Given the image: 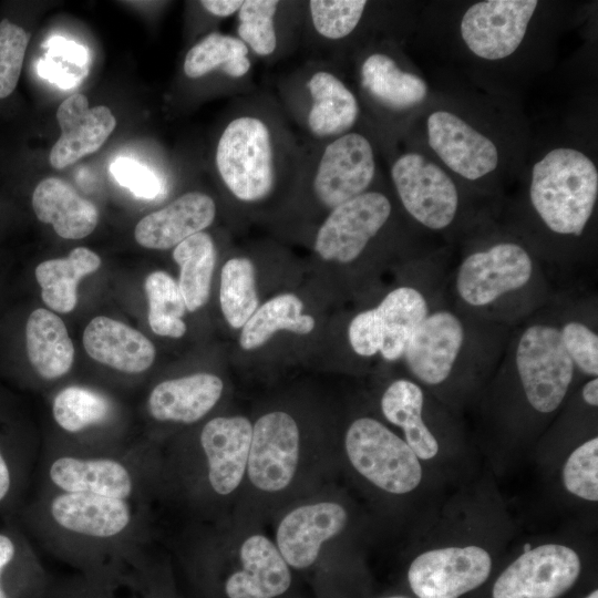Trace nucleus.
Listing matches in <instances>:
<instances>
[{
    "label": "nucleus",
    "mask_w": 598,
    "mask_h": 598,
    "mask_svg": "<svg viewBox=\"0 0 598 598\" xmlns=\"http://www.w3.org/2000/svg\"><path fill=\"white\" fill-rule=\"evenodd\" d=\"M303 147L277 99L246 93L235 100L216 137V175L238 204L258 206L291 193Z\"/></svg>",
    "instance_id": "nucleus-1"
},
{
    "label": "nucleus",
    "mask_w": 598,
    "mask_h": 598,
    "mask_svg": "<svg viewBox=\"0 0 598 598\" xmlns=\"http://www.w3.org/2000/svg\"><path fill=\"white\" fill-rule=\"evenodd\" d=\"M140 504L44 488L39 534L51 554L83 575H117L141 561L145 522Z\"/></svg>",
    "instance_id": "nucleus-2"
},
{
    "label": "nucleus",
    "mask_w": 598,
    "mask_h": 598,
    "mask_svg": "<svg viewBox=\"0 0 598 598\" xmlns=\"http://www.w3.org/2000/svg\"><path fill=\"white\" fill-rule=\"evenodd\" d=\"M275 97L305 145L353 131L360 116L358 97L326 60H311L282 78Z\"/></svg>",
    "instance_id": "nucleus-3"
},
{
    "label": "nucleus",
    "mask_w": 598,
    "mask_h": 598,
    "mask_svg": "<svg viewBox=\"0 0 598 598\" xmlns=\"http://www.w3.org/2000/svg\"><path fill=\"white\" fill-rule=\"evenodd\" d=\"M597 195V168L577 150L554 148L533 167L530 202L544 224L556 234L580 236Z\"/></svg>",
    "instance_id": "nucleus-4"
},
{
    "label": "nucleus",
    "mask_w": 598,
    "mask_h": 598,
    "mask_svg": "<svg viewBox=\"0 0 598 598\" xmlns=\"http://www.w3.org/2000/svg\"><path fill=\"white\" fill-rule=\"evenodd\" d=\"M302 147L291 193H303L328 214L370 190L377 174V158L364 134L353 130L328 142L302 144Z\"/></svg>",
    "instance_id": "nucleus-5"
},
{
    "label": "nucleus",
    "mask_w": 598,
    "mask_h": 598,
    "mask_svg": "<svg viewBox=\"0 0 598 598\" xmlns=\"http://www.w3.org/2000/svg\"><path fill=\"white\" fill-rule=\"evenodd\" d=\"M150 457L135 454L47 457L45 489L84 493L141 503L152 478Z\"/></svg>",
    "instance_id": "nucleus-6"
},
{
    "label": "nucleus",
    "mask_w": 598,
    "mask_h": 598,
    "mask_svg": "<svg viewBox=\"0 0 598 598\" xmlns=\"http://www.w3.org/2000/svg\"><path fill=\"white\" fill-rule=\"evenodd\" d=\"M344 448L353 468L386 493H410L422 481L420 458L404 440L373 417H359L350 424Z\"/></svg>",
    "instance_id": "nucleus-7"
},
{
    "label": "nucleus",
    "mask_w": 598,
    "mask_h": 598,
    "mask_svg": "<svg viewBox=\"0 0 598 598\" xmlns=\"http://www.w3.org/2000/svg\"><path fill=\"white\" fill-rule=\"evenodd\" d=\"M515 362L528 403L538 412H554L565 399L575 372L560 330L546 324L528 327L518 340Z\"/></svg>",
    "instance_id": "nucleus-8"
},
{
    "label": "nucleus",
    "mask_w": 598,
    "mask_h": 598,
    "mask_svg": "<svg viewBox=\"0 0 598 598\" xmlns=\"http://www.w3.org/2000/svg\"><path fill=\"white\" fill-rule=\"evenodd\" d=\"M390 199L381 192L368 190L332 209L320 223L313 240L323 260L354 261L388 223Z\"/></svg>",
    "instance_id": "nucleus-9"
},
{
    "label": "nucleus",
    "mask_w": 598,
    "mask_h": 598,
    "mask_svg": "<svg viewBox=\"0 0 598 598\" xmlns=\"http://www.w3.org/2000/svg\"><path fill=\"white\" fill-rule=\"evenodd\" d=\"M390 174L403 207L415 220L434 230L453 221L458 193L441 167L421 154L405 153L394 161Z\"/></svg>",
    "instance_id": "nucleus-10"
},
{
    "label": "nucleus",
    "mask_w": 598,
    "mask_h": 598,
    "mask_svg": "<svg viewBox=\"0 0 598 598\" xmlns=\"http://www.w3.org/2000/svg\"><path fill=\"white\" fill-rule=\"evenodd\" d=\"M580 559L570 547L546 544L529 549L497 578L493 598H557L577 580Z\"/></svg>",
    "instance_id": "nucleus-11"
},
{
    "label": "nucleus",
    "mask_w": 598,
    "mask_h": 598,
    "mask_svg": "<svg viewBox=\"0 0 598 598\" xmlns=\"http://www.w3.org/2000/svg\"><path fill=\"white\" fill-rule=\"evenodd\" d=\"M491 568V556L482 547L437 548L414 558L408 580L419 598H458L481 586Z\"/></svg>",
    "instance_id": "nucleus-12"
},
{
    "label": "nucleus",
    "mask_w": 598,
    "mask_h": 598,
    "mask_svg": "<svg viewBox=\"0 0 598 598\" xmlns=\"http://www.w3.org/2000/svg\"><path fill=\"white\" fill-rule=\"evenodd\" d=\"M299 455L300 434L295 419L283 411L266 413L252 425L248 480L261 492H281L295 477Z\"/></svg>",
    "instance_id": "nucleus-13"
},
{
    "label": "nucleus",
    "mask_w": 598,
    "mask_h": 598,
    "mask_svg": "<svg viewBox=\"0 0 598 598\" xmlns=\"http://www.w3.org/2000/svg\"><path fill=\"white\" fill-rule=\"evenodd\" d=\"M533 261L517 244L501 243L468 255L456 275V290L470 306L491 305L499 297L528 283Z\"/></svg>",
    "instance_id": "nucleus-14"
},
{
    "label": "nucleus",
    "mask_w": 598,
    "mask_h": 598,
    "mask_svg": "<svg viewBox=\"0 0 598 598\" xmlns=\"http://www.w3.org/2000/svg\"><path fill=\"white\" fill-rule=\"evenodd\" d=\"M537 4L535 0L476 2L462 18L463 41L478 58L504 59L522 43Z\"/></svg>",
    "instance_id": "nucleus-15"
},
{
    "label": "nucleus",
    "mask_w": 598,
    "mask_h": 598,
    "mask_svg": "<svg viewBox=\"0 0 598 598\" xmlns=\"http://www.w3.org/2000/svg\"><path fill=\"white\" fill-rule=\"evenodd\" d=\"M348 513L336 502H316L295 507L279 522L275 544L291 569L310 568L324 543L346 527Z\"/></svg>",
    "instance_id": "nucleus-16"
},
{
    "label": "nucleus",
    "mask_w": 598,
    "mask_h": 598,
    "mask_svg": "<svg viewBox=\"0 0 598 598\" xmlns=\"http://www.w3.org/2000/svg\"><path fill=\"white\" fill-rule=\"evenodd\" d=\"M252 436L251 422L241 415L216 416L199 434L206 482L218 496L233 494L241 484Z\"/></svg>",
    "instance_id": "nucleus-17"
},
{
    "label": "nucleus",
    "mask_w": 598,
    "mask_h": 598,
    "mask_svg": "<svg viewBox=\"0 0 598 598\" xmlns=\"http://www.w3.org/2000/svg\"><path fill=\"white\" fill-rule=\"evenodd\" d=\"M427 136L444 164L466 179H478L497 167L495 144L453 113L433 112L427 118Z\"/></svg>",
    "instance_id": "nucleus-18"
},
{
    "label": "nucleus",
    "mask_w": 598,
    "mask_h": 598,
    "mask_svg": "<svg viewBox=\"0 0 598 598\" xmlns=\"http://www.w3.org/2000/svg\"><path fill=\"white\" fill-rule=\"evenodd\" d=\"M238 561L223 581L226 598H279L292 584L291 568L276 544L262 534L243 540Z\"/></svg>",
    "instance_id": "nucleus-19"
},
{
    "label": "nucleus",
    "mask_w": 598,
    "mask_h": 598,
    "mask_svg": "<svg viewBox=\"0 0 598 598\" xmlns=\"http://www.w3.org/2000/svg\"><path fill=\"white\" fill-rule=\"evenodd\" d=\"M463 341L461 320L451 311H435L416 328L402 358L417 380L436 385L450 375Z\"/></svg>",
    "instance_id": "nucleus-20"
},
{
    "label": "nucleus",
    "mask_w": 598,
    "mask_h": 598,
    "mask_svg": "<svg viewBox=\"0 0 598 598\" xmlns=\"http://www.w3.org/2000/svg\"><path fill=\"white\" fill-rule=\"evenodd\" d=\"M237 38L259 59H275L302 31L303 2L244 0L237 14Z\"/></svg>",
    "instance_id": "nucleus-21"
},
{
    "label": "nucleus",
    "mask_w": 598,
    "mask_h": 598,
    "mask_svg": "<svg viewBox=\"0 0 598 598\" xmlns=\"http://www.w3.org/2000/svg\"><path fill=\"white\" fill-rule=\"evenodd\" d=\"M56 120L61 136L49 156L55 169L70 166L96 152L116 126V118L109 107L97 105L91 109L87 97L82 93H74L60 104Z\"/></svg>",
    "instance_id": "nucleus-22"
},
{
    "label": "nucleus",
    "mask_w": 598,
    "mask_h": 598,
    "mask_svg": "<svg viewBox=\"0 0 598 598\" xmlns=\"http://www.w3.org/2000/svg\"><path fill=\"white\" fill-rule=\"evenodd\" d=\"M216 214L217 205L212 196L199 190L187 192L143 217L135 227L134 236L142 247L169 249L208 228Z\"/></svg>",
    "instance_id": "nucleus-23"
},
{
    "label": "nucleus",
    "mask_w": 598,
    "mask_h": 598,
    "mask_svg": "<svg viewBox=\"0 0 598 598\" xmlns=\"http://www.w3.org/2000/svg\"><path fill=\"white\" fill-rule=\"evenodd\" d=\"M223 390L221 379L207 372L164 380L152 389L147 410L158 422L192 424L217 404Z\"/></svg>",
    "instance_id": "nucleus-24"
},
{
    "label": "nucleus",
    "mask_w": 598,
    "mask_h": 598,
    "mask_svg": "<svg viewBox=\"0 0 598 598\" xmlns=\"http://www.w3.org/2000/svg\"><path fill=\"white\" fill-rule=\"evenodd\" d=\"M83 346L92 359L125 373L147 370L155 358V348L143 333L105 316L86 326Z\"/></svg>",
    "instance_id": "nucleus-25"
},
{
    "label": "nucleus",
    "mask_w": 598,
    "mask_h": 598,
    "mask_svg": "<svg viewBox=\"0 0 598 598\" xmlns=\"http://www.w3.org/2000/svg\"><path fill=\"white\" fill-rule=\"evenodd\" d=\"M31 204L37 218L51 224L54 231L65 239L89 236L99 221L95 205L58 177L42 179L33 190Z\"/></svg>",
    "instance_id": "nucleus-26"
},
{
    "label": "nucleus",
    "mask_w": 598,
    "mask_h": 598,
    "mask_svg": "<svg viewBox=\"0 0 598 598\" xmlns=\"http://www.w3.org/2000/svg\"><path fill=\"white\" fill-rule=\"evenodd\" d=\"M360 87L380 107L403 112L421 104L427 94L426 83L402 70L395 59L384 52L368 54L359 66Z\"/></svg>",
    "instance_id": "nucleus-27"
},
{
    "label": "nucleus",
    "mask_w": 598,
    "mask_h": 598,
    "mask_svg": "<svg viewBox=\"0 0 598 598\" xmlns=\"http://www.w3.org/2000/svg\"><path fill=\"white\" fill-rule=\"evenodd\" d=\"M252 69L250 52L236 35L212 31L196 42L183 62L184 75L198 80L210 74L220 76L236 92L245 91Z\"/></svg>",
    "instance_id": "nucleus-28"
},
{
    "label": "nucleus",
    "mask_w": 598,
    "mask_h": 598,
    "mask_svg": "<svg viewBox=\"0 0 598 598\" xmlns=\"http://www.w3.org/2000/svg\"><path fill=\"white\" fill-rule=\"evenodd\" d=\"M24 346L29 363L45 380L68 373L74 360V347L62 319L44 308L34 309L24 326Z\"/></svg>",
    "instance_id": "nucleus-29"
},
{
    "label": "nucleus",
    "mask_w": 598,
    "mask_h": 598,
    "mask_svg": "<svg viewBox=\"0 0 598 598\" xmlns=\"http://www.w3.org/2000/svg\"><path fill=\"white\" fill-rule=\"evenodd\" d=\"M424 394L414 382L393 381L381 398V411L392 424L401 427L405 443L421 460H431L439 452V443L422 417Z\"/></svg>",
    "instance_id": "nucleus-30"
},
{
    "label": "nucleus",
    "mask_w": 598,
    "mask_h": 598,
    "mask_svg": "<svg viewBox=\"0 0 598 598\" xmlns=\"http://www.w3.org/2000/svg\"><path fill=\"white\" fill-rule=\"evenodd\" d=\"M100 266L101 258L86 247L74 248L65 258L40 262L34 275L43 302L60 313L72 311L78 303L79 281Z\"/></svg>",
    "instance_id": "nucleus-31"
},
{
    "label": "nucleus",
    "mask_w": 598,
    "mask_h": 598,
    "mask_svg": "<svg viewBox=\"0 0 598 598\" xmlns=\"http://www.w3.org/2000/svg\"><path fill=\"white\" fill-rule=\"evenodd\" d=\"M375 308L382 332L380 353L386 361L399 360L412 334L429 315L426 300L413 287H399L390 291Z\"/></svg>",
    "instance_id": "nucleus-32"
},
{
    "label": "nucleus",
    "mask_w": 598,
    "mask_h": 598,
    "mask_svg": "<svg viewBox=\"0 0 598 598\" xmlns=\"http://www.w3.org/2000/svg\"><path fill=\"white\" fill-rule=\"evenodd\" d=\"M41 598H163L143 564L115 576L81 575L49 586Z\"/></svg>",
    "instance_id": "nucleus-33"
},
{
    "label": "nucleus",
    "mask_w": 598,
    "mask_h": 598,
    "mask_svg": "<svg viewBox=\"0 0 598 598\" xmlns=\"http://www.w3.org/2000/svg\"><path fill=\"white\" fill-rule=\"evenodd\" d=\"M216 257L215 243L206 231L174 247L173 258L179 266L178 286L188 311H196L208 301Z\"/></svg>",
    "instance_id": "nucleus-34"
},
{
    "label": "nucleus",
    "mask_w": 598,
    "mask_h": 598,
    "mask_svg": "<svg viewBox=\"0 0 598 598\" xmlns=\"http://www.w3.org/2000/svg\"><path fill=\"white\" fill-rule=\"evenodd\" d=\"M303 303L293 293L278 295L258 307L241 328L239 337L244 350H254L265 344L279 330L308 334L316 326L310 315L302 313Z\"/></svg>",
    "instance_id": "nucleus-35"
},
{
    "label": "nucleus",
    "mask_w": 598,
    "mask_h": 598,
    "mask_svg": "<svg viewBox=\"0 0 598 598\" xmlns=\"http://www.w3.org/2000/svg\"><path fill=\"white\" fill-rule=\"evenodd\" d=\"M364 0H309L303 2L302 32L322 48L348 39L361 23Z\"/></svg>",
    "instance_id": "nucleus-36"
},
{
    "label": "nucleus",
    "mask_w": 598,
    "mask_h": 598,
    "mask_svg": "<svg viewBox=\"0 0 598 598\" xmlns=\"http://www.w3.org/2000/svg\"><path fill=\"white\" fill-rule=\"evenodd\" d=\"M112 401L91 388L70 385L53 399L52 415L56 425L68 434H81L111 421Z\"/></svg>",
    "instance_id": "nucleus-37"
},
{
    "label": "nucleus",
    "mask_w": 598,
    "mask_h": 598,
    "mask_svg": "<svg viewBox=\"0 0 598 598\" xmlns=\"http://www.w3.org/2000/svg\"><path fill=\"white\" fill-rule=\"evenodd\" d=\"M219 301L228 324L243 328L259 307L255 266L247 257L228 259L220 275Z\"/></svg>",
    "instance_id": "nucleus-38"
},
{
    "label": "nucleus",
    "mask_w": 598,
    "mask_h": 598,
    "mask_svg": "<svg viewBox=\"0 0 598 598\" xmlns=\"http://www.w3.org/2000/svg\"><path fill=\"white\" fill-rule=\"evenodd\" d=\"M148 299V323L158 336L181 338L186 332L182 317L186 305L178 282L164 271H154L145 280Z\"/></svg>",
    "instance_id": "nucleus-39"
},
{
    "label": "nucleus",
    "mask_w": 598,
    "mask_h": 598,
    "mask_svg": "<svg viewBox=\"0 0 598 598\" xmlns=\"http://www.w3.org/2000/svg\"><path fill=\"white\" fill-rule=\"evenodd\" d=\"M565 488L586 501H598V439L575 448L563 468Z\"/></svg>",
    "instance_id": "nucleus-40"
},
{
    "label": "nucleus",
    "mask_w": 598,
    "mask_h": 598,
    "mask_svg": "<svg viewBox=\"0 0 598 598\" xmlns=\"http://www.w3.org/2000/svg\"><path fill=\"white\" fill-rule=\"evenodd\" d=\"M28 41L21 27L8 19L0 22V99L9 96L17 87Z\"/></svg>",
    "instance_id": "nucleus-41"
},
{
    "label": "nucleus",
    "mask_w": 598,
    "mask_h": 598,
    "mask_svg": "<svg viewBox=\"0 0 598 598\" xmlns=\"http://www.w3.org/2000/svg\"><path fill=\"white\" fill-rule=\"evenodd\" d=\"M565 349L581 372L597 378L598 336L579 321H569L560 330Z\"/></svg>",
    "instance_id": "nucleus-42"
},
{
    "label": "nucleus",
    "mask_w": 598,
    "mask_h": 598,
    "mask_svg": "<svg viewBox=\"0 0 598 598\" xmlns=\"http://www.w3.org/2000/svg\"><path fill=\"white\" fill-rule=\"evenodd\" d=\"M18 548L13 537L0 533V598H41L44 591L13 576Z\"/></svg>",
    "instance_id": "nucleus-43"
},
{
    "label": "nucleus",
    "mask_w": 598,
    "mask_h": 598,
    "mask_svg": "<svg viewBox=\"0 0 598 598\" xmlns=\"http://www.w3.org/2000/svg\"><path fill=\"white\" fill-rule=\"evenodd\" d=\"M110 172L118 184L130 188L138 197L152 199L161 193L157 176L132 158L115 159L110 166Z\"/></svg>",
    "instance_id": "nucleus-44"
},
{
    "label": "nucleus",
    "mask_w": 598,
    "mask_h": 598,
    "mask_svg": "<svg viewBox=\"0 0 598 598\" xmlns=\"http://www.w3.org/2000/svg\"><path fill=\"white\" fill-rule=\"evenodd\" d=\"M348 337L353 351L362 357H372L382 346L381 324L377 308L358 313L350 322Z\"/></svg>",
    "instance_id": "nucleus-45"
},
{
    "label": "nucleus",
    "mask_w": 598,
    "mask_h": 598,
    "mask_svg": "<svg viewBox=\"0 0 598 598\" xmlns=\"http://www.w3.org/2000/svg\"><path fill=\"white\" fill-rule=\"evenodd\" d=\"M50 53L63 55L66 61L82 66L86 60L85 49L62 38H54L50 41Z\"/></svg>",
    "instance_id": "nucleus-46"
},
{
    "label": "nucleus",
    "mask_w": 598,
    "mask_h": 598,
    "mask_svg": "<svg viewBox=\"0 0 598 598\" xmlns=\"http://www.w3.org/2000/svg\"><path fill=\"white\" fill-rule=\"evenodd\" d=\"M244 0H202L200 7L210 16L225 19L236 16Z\"/></svg>",
    "instance_id": "nucleus-47"
},
{
    "label": "nucleus",
    "mask_w": 598,
    "mask_h": 598,
    "mask_svg": "<svg viewBox=\"0 0 598 598\" xmlns=\"http://www.w3.org/2000/svg\"><path fill=\"white\" fill-rule=\"evenodd\" d=\"M13 488L12 468L0 446V504L3 503L11 494Z\"/></svg>",
    "instance_id": "nucleus-48"
},
{
    "label": "nucleus",
    "mask_w": 598,
    "mask_h": 598,
    "mask_svg": "<svg viewBox=\"0 0 598 598\" xmlns=\"http://www.w3.org/2000/svg\"><path fill=\"white\" fill-rule=\"evenodd\" d=\"M584 401L591 405H598V379L594 378L584 384L581 390Z\"/></svg>",
    "instance_id": "nucleus-49"
},
{
    "label": "nucleus",
    "mask_w": 598,
    "mask_h": 598,
    "mask_svg": "<svg viewBox=\"0 0 598 598\" xmlns=\"http://www.w3.org/2000/svg\"><path fill=\"white\" fill-rule=\"evenodd\" d=\"M586 598H598V591H597V590H594V591L590 592Z\"/></svg>",
    "instance_id": "nucleus-50"
},
{
    "label": "nucleus",
    "mask_w": 598,
    "mask_h": 598,
    "mask_svg": "<svg viewBox=\"0 0 598 598\" xmlns=\"http://www.w3.org/2000/svg\"><path fill=\"white\" fill-rule=\"evenodd\" d=\"M388 598H405V597H401V596H392V597H388Z\"/></svg>",
    "instance_id": "nucleus-51"
}]
</instances>
